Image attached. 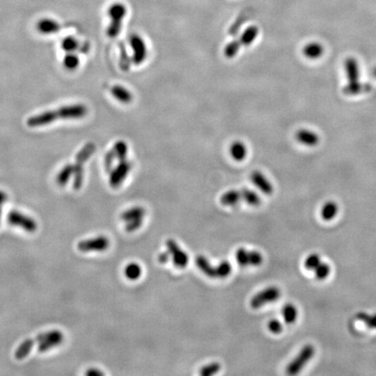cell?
Returning a JSON list of instances; mask_svg holds the SVG:
<instances>
[{
	"label": "cell",
	"mask_w": 376,
	"mask_h": 376,
	"mask_svg": "<svg viewBox=\"0 0 376 376\" xmlns=\"http://www.w3.org/2000/svg\"><path fill=\"white\" fill-rule=\"evenodd\" d=\"M96 146L94 143H88L82 147L78 155L76 156L74 166V174H73V188L74 190H79L83 185L84 167L83 165L91 158V155L94 154Z\"/></svg>",
	"instance_id": "obj_1"
},
{
	"label": "cell",
	"mask_w": 376,
	"mask_h": 376,
	"mask_svg": "<svg viewBox=\"0 0 376 376\" xmlns=\"http://www.w3.org/2000/svg\"><path fill=\"white\" fill-rule=\"evenodd\" d=\"M127 6L122 3H114L108 9V16L110 18V24L107 28V35L114 39L119 36L122 28L123 20L127 16Z\"/></svg>",
	"instance_id": "obj_2"
},
{
	"label": "cell",
	"mask_w": 376,
	"mask_h": 376,
	"mask_svg": "<svg viewBox=\"0 0 376 376\" xmlns=\"http://www.w3.org/2000/svg\"><path fill=\"white\" fill-rule=\"evenodd\" d=\"M314 353H315V349L312 345L304 346L301 349V352L298 354L297 356L288 365V367L286 368L287 374L289 376L297 375L298 373L305 367V365L309 362V360L312 359Z\"/></svg>",
	"instance_id": "obj_3"
},
{
	"label": "cell",
	"mask_w": 376,
	"mask_h": 376,
	"mask_svg": "<svg viewBox=\"0 0 376 376\" xmlns=\"http://www.w3.org/2000/svg\"><path fill=\"white\" fill-rule=\"evenodd\" d=\"M60 332H61L59 331V330H52V331H48V332L40 333V335H38V336L33 338V339L25 340L17 349L15 354H14L15 358H16L17 360H23L30 354L32 347L36 343H40V342L45 341V340H47V339L51 338V337L55 336V335L59 334Z\"/></svg>",
	"instance_id": "obj_4"
},
{
	"label": "cell",
	"mask_w": 376,
	"mask_h": 376,
	"mask_svg": "<svg viewBox=\"0 0 376 376\" xmlns=\"http://www.w3.org/2000/svg\"><path fill=\"white\" fill-rule=\"evenodd\" d=\"M281 295L280 289L276 287H269L256 293L254 297L251 299L250 305L254 309H261L265 304L277 301L278 299L281 297Z\"/></svg>",
	"instance_id": "obj_5"
},
{
	"label": "cell",
	"mask_w": 376,
	"mask_h": 376,
	"mask_svg": "<svg viewBox=\"0 0 376 376\" xmlns=\"http://www.w3.org/2000/svg\"><path fill=\"white\" fill-rule=\"evenodd\" d=\"M130 46L133 51L132 60L135 65H141L146 60L148 54L146 42L138 34H133L130 38Z\"/></svg>",
	"instance_id": "obj_6"
},
{
	"label": "cell",
	"mask_w": 376,
	"mask_h": 376,
	"mask_svg": "<svg viewBox=\"0 0 376 376\" xmlns=\"http://www.w3.org/2000/svg\"><path fill=\"white\" fill-rule=\"evenodd\" d=\"M55 111L58 119H79L87 116L88 109L83 104H74L60 107Z\"/></svg>",
	"instance_id": "obj_7"
},
{
	"label": "cell",
	"mask_w": 376,
	"mask_h": 376,
	"mask_svg": "<svg viewBox=\"0 0 376 376\" xmlns=\"http://www.w3.org/2000/svg\"><path fill=\"white\" fill-rule=\"evenodd\" d=\"M7 220L10 225L21 227L28 233H34L38 228V225L34 220L17 211L10 212Z\"/></svg>",
	"instance_id": "obj_8"
},
{
	"label": "cell",
	"mask_w": 376,
	"mask_h": 376,
	"mask_svg": "<svg viewBox=\"0 0 376 376\" xmlns=\"http://www.w3.org/2000/svg\"><path fill=\"white\" fill-rule=\"evenodd\" d=\"M110 245V241L106 236L89 239L86 241H81L78 244V249L84 253L88 252H103L107 250Z\"/></svg>",
	"instance_id": "obj_9"
},
{
	"label": "cell",
	"mask_w": 376,
	"mask_h": 376,
	"mask_svg": "<svg viewBox=\"0 0 376 376\" xmlns=\"http://www.w3.org/2000/svg\"><path fill=\"white\" fill-rule=\"evenodd\" d=\"M131 169V163L129 162L127 159L119 161V165L116 166L113 170L111 171L110 177H109L110 186L113 188L119 187L124 182V180L127 178Z\"/></svg>",
	"instance_id": "obj_10"
},
{
	"label": "cell",
	"mask_w": 376,
	"mask_h": 376,
	"mask_svg": "<svg viewBox=\"0 0 376 376\" xmlns=\"http://www.w3.org/2000/svg\"><path fill=\"white\" fill-rule=\"evenodd\" d=\"M166 245L175 266L178 268H185L189 262V257L186 252H184L174 240L166 241Z\"/></svg>",
	"instance_id": "obj_11"
},
{
	"label": "cell",
	"mask_w": 376,
	"mask_h": 376,
	"mask_svg": "<svg viewBox=\"0 0 376 376\" xmlns=\"http://www.w3.org/2000/svg\"><path fill=\"white\" fill-rule=\"evenodd\" d=\"M250 179L254 186L263 194L271 195L273 193V186L265 175L260 171H254L250 175Z\"/></svg>",
	"instance_id": "obj_12"
},
{
	"label": "cell",
	"mask_w": 376,
	"mask_h": 376,
	"mask_svg": "<svg viewBox=\"0 0 376 376\" xmlns=\"http://www.w3.org/2000/svg\"><path fill=\"white\" fill-rule=\"evenodd\" d=\"M295 139L298 142L307 147H315L320 142V138L314 132L308 129L298 130L295 133Z\"/></svg>",
	"instance_id": "obj_13"
},
{
	"label": "cell",
	"mask_w": 376,
	"mask_h": 376,
	"mask_svg": "<svg viewBox=\"0 0 376 376\" xmlns=\"http://www.w3.org/2000/svg\"><path fill=\"white\" fill-rule=\"evenodd\" d=\"M345 71L347 78L349 79V84H358L360 78V69L359 65L355 59L349 58L345 61Z\"/></svg>",
	"instance_id": "obj_14"
},
{
	"label": "cell",
	"mask_w": 376,
	"mask_h": 376,
	"mask_svg": "<svg viewBox=\"0 0 376 376\" xmlns=\"http://www.w3.org/2000/svg\"><path fill=\"white\" fill-rule=\"evenodd\" d=\"M196 265L198 266L199 269L201 271L202 273L206 274L208 277L214 278V279H219V270L218 265L217 266H213L208 260L203 255H199L195 260Z\"/></svg>",
	"instance_id": "obj_15"
},
{
	"label": "cell",
	"mask_w": 376,
	"mask_h": 376,
	"mask_svg": "<svg viewBox=\"0 0 376 376\" xmlns=\"http://www.w3.org/2000/svg\"><path fill=\"white\" fill-rule=\"evenodd\" d=\"M61 29L60 23L52 19L44 18L37 23V30L44 35L59 32Z\"/></svg>",
	"instance_id": "obj_16"
},
{
	"label": "cell",
	"mask_w": 376,
	"mask_h": 376,
	"mask_svg": "<svg viewBox=\"0 0 376 376\" xmlns=\"http://www.w3.org/2000/svg\"><path fill=\"white\" fill-rule=\"evenodd\" d=\"M302 53L309 60H317L320 59L324 53V47L319 43L312 42L306 44L302 49Z\"/></svg>",
	"instance_id": "obj_17"
},
{
	"label": "cell",
	"mask_w": 376,
	"mask_h": 376,
	"mask_svg": "<svg viewBox=\"0 0 376 376\" xmlns=\"http://www.w3.org/2000/svg\"><path fill=\"white\" fill-rule=\"evenodd\" d=\"M230 155L235 161L242 162L247 156V148L242 141H234L229 149Z\"/></svg>",
	"instance_id": "obj_18"
},
{
	"label": "cell",
	"mask_w": 376,
	"mask_h": 376,
	"mask_svg": "<svg viewBox=\"0 0 376 376\" xmlns=\"http://www.w3.org/2000/svg\"><path fill=\"white\" fill-rule=\"evenodd\" d=\"M242 199V191L229 190L221 195L220 201L226 206H236Z\"/></svg>",
	"instance_id": "obj_19"
},
{
	"label": "cell",
	"mask_w": 376,
	"mask_h": 376,
	"mask_svg": "<svg viewBox=\"0 0 376 376\" xmlns=\"http://www.w3.org/2000/svg\"><path fill=\"white\" fill-rule=\"evenodd\" d=\"M111 92L115 99L123 104L131 103L133 100V94L128 89L122 86H114L111 89Z\"/></svg>",
	"instance_id": "obj_20"
},
{
	"label": "cell",
	"mask_w": 376,
	"mask_h": 376,
	"mask_svg": "<svg viewBox=\"0 0 376 376\" xmlns=\"http://www.w3.org/2000/svg\"><path fill=\"white\" fill-rule=\"evenodd\" d=\"M258 34H259V28L256 25H251L245 29L241 36V38L238 40L240 41L242 46H248L250 44H253L254 40L257 39Z\"/></svg>",
	"instance_id": "obj_21"
},
{
	"label": "cell",
	"mask_w": 376,
	"mask_h": 376,
	"mask_svg": "<svg viewBox=\"0 0 376 376\" xmlns=\"http://www.w3.org/2000/svg\"><path fill=\"white\" fill-rule=\"evenodd\" d=\"M64 335L62 332L57 334L55 336L51 337L45 341L40 342L39 347H38V351L40 353L46 352L50 349H53L55 347L60 346L63 342Z\"/></svg>",
	"instance_id": "obj_22"
},
{
	"label": "cell",
	"mask_w": 376,
	"mask_h": 376,
	"mask_svg": "<svg viewBox=\"0 0 376 376\" xmlns=\"http://www.w3.org/2000/svg\"><path fill=\"white\" fill-rule=\"evenodd\" d=\"M74 174V166L71 164H67L64 166L57 176V183L59 186H65L67 184L69 179Z\"/></svg>",
	"instance_id": "obj_23"
},
{
	"label": "cell",
	"mask_w": 376,
	"mask_h": 376,
	"mask_svg": "<svg viewBox=\"0 0 376 376\" xmlns=\"http://www.w3.org/2000/svg\"><path fill=\"white\" fill-rule=\"evenodd\" d=\"M146 214V210L142 206H133L128 210L125 211L121 214V219L124 221H130L135 219L143 218Z\"/></svg>",
	"instance_id": "obj_24"
},
{
	"label": "cell",
	"mask_w": 376,
	"mask_h": 376,
	"mask_svg": "<svg viewBox=\"0 0 376 376\" xmlns=\"http://www.w3.org/2000/svg\"><path fill=\"white\" fill-rule=\"evenodd\" d=\"M371 86L368 84H348L344 89L343 92L347 95H357L365 91H370Z\"/></svg>",
	"instance_id": "obj_25"
},
{
	"label": "cell",
	"mask_w": 376,
	"mask_h": 376,
	"mask_svg": "<svg viewBox=\"0 0 376 376\" xmlns=\"http://www.w3.org/2000/svg\"><path fill=\"white\" fill-rule=\"evenodd\" d=\"M242 199L252 206H258L262 203V199L254 191L250 190L248 188L242 189Z\"/></svg>",
	"instance_id": "obj_26"
},
{
	"label": "cell",
	"mask_w": 376,
	"mask_h": 376,
	"mask_svg": "<svg viewBox=\"0 0 376 376\" xmlns=\"http://www.w3.org/2000/svg\"><path fill=\"white\" fill-rule=\"evenodd\" d=\"M282 316L286 323L293 324L297 319V309L293 304H287L282 309Z\"/></svg>",
	"instance_id": "obj_27"
},
{
	"label": "cell",
	"mask_w": 376,
	"mask_h": 376,
	"mask_svg": "<svg viewBox=\"0 0 376 376\" xmlns=\"http://www.w3.org/2000/svg\"><path fill=\"white\" fill-rule=\"evenodd\" d=\"M338 206L334 202H327L321 209V217L325 221H331L336 216Z\"/></svg>",
	"instance_id": "obj_28"
},
{
	"label": "cell",
	"mask_w": 376,
	"mask_h": 376,
	"mask_svg": "<svg viewBox=\"0 0 376 376\" xmlns=\"http://www.w3.org/2000/svg\"><path fill=\"white\" fill-rule=\"evenodd\" d=\"M142 274V268L137 263H130L125 268V275L130 281H137Z\"/></svg>",
	"instance_id": "obj_29"
},
{
	"label": "cell",
	"mask_w": 376,
	"mask_h": 376,
	"mask_svg": "<svg viewBox=\"0 0 376 376\" xmlns=\"http://www.w3.org/2000/svg\"><path fill=\"white\" fill-rule=\"evenodd\" d=\"M80 60L79 56L74 52H66V55L64 57L63 65L68 71H74L79 67Z\"/></svg>",
	"instance_id": "obj_30"
},
{
	"label": "cell",
	"mask_w": 376,
	"mask_h": 376,
	"mask_svg": "<svg viewBox=\"0 0 376 376\" xmlns=\"http://www.w3.org/2000/svg\"><path fill=\"white\" fill-rule=\"evenodd\" d=\"M112 151L114 152L115 157L119 161L126 160L127 158V154H128V147L127 143L122 140H119L115 143Z\"/></svg>",
	"instance_id": "obj_31"
},
{
	"label": "cell",
	"mask_w": 376,
	"mask_h": 376,
	"mask_svg": "<svg viewBox=\"0 0 376 376\" xmlns=\"http://www.w3.org/2000/svg\"><path fill=\"white\" fill-rule=\"evenodd\" d=\"M79 46V40L71 36L65 38L61 43V47L66 52H74Z\"/></svg>",
	"instance_id": "obj_32"
},
{
	"label": "cell",
	"mask_w": 376,
	"mask_h": 376,
	"mask_svg": "<svg viewBox=\"0 0 376 376\" xmlns=\"http://www.w3.org/2000/svg\"><path fill=\"white\" fill-rule=\"evenodd\" d=\"M241 47H242V44L239 40H233L226 44V47L224 49V54L227 59H233L237 55L238 52H240Z\"/></svg>",
	"instance_id": "obj_33"
},
{
	"label": "cell",
	"mask_w": 376,
	"mask_h": 376,
	"mask_svg": "<svg viewBox=\"0 0 376 376\" xmlns=\"http://www.w3.org/2000/svg\"><path fill=\"white\" fill-rule=\"evenodd\" d=\"M238 264L242 266L249 265V251L245 248H239L235 254Z\"/></svg>",
	"instance_id": "obj_34"
},
{
	"label": "cell",
	"mask_w": 376,
	"mask_h": 376,
	"mask_svg": "<svg viewBox=\"0 0 376 376\" xmlns=\"http://www.w3.org/2000/svg\"><path fill=\"white\" fill-rule=\"evenodd\" d=\"M221 370V364L218 362H213L206 365L200 369L199 375L202 376H211L217 374Z\"/></svg>",
	"instance_id": "obj_35"
},
{
	"label": "cell",
	"mask_w": 376,
	"mask_h": 376,
	"mask_svg": "<svg viewBox=\"0 0 376 376\" xmlns=\"http://www.w3.org/2000/svg\"><path fill=\"white\" fill-rule=\"evenodd\" d=\"M357 319L362 322H364L368 328L376 329V314L368 315V313L360 312L357 314Z\"/></svg>",
	"instance_id": "obj_36"
},
{
	"label": "cell",
	"mask_w": 376,
	"mask_h": 376,
	"mask_svg": "<svg viewBox=\"0 0 376 376\" xmlns=\"http://www.w3.org/2000/svg\"><path fill=\"white\" fill-rule=\"evenodd\" d=\"M131 62H133V60H130V58L128 57L126 49L121 48L120 49V59H119V66L121 68V70L124 71H128L131 66Z\"/></svg>",
	"instance_id": "obj_37"
},
{
	"label": "cell",
	"mask_w": 376,
	"mask_h": 376,
	"mask_svg": "<svg viewBox=\"0 0 376 376\" xmlns=\"http://www.w3.org/2000/svg\"><path fill=\"white\" fill-rule=\"evenodd\" d=\"M314 273L318 280H325L330 273V266L327 263L321 262L320 265L314 269Z\"/></svg>",
	"instance_id": "obj_38"
},
{
	"label": "cell",
	"mask_w": 376,
	"mask_h": 376,
	"mask_svg": "<svg viewBox=\"0 0 376 376\" xmlns=\"http://www.w3.org/2000/svg\"><path fill=\"white\" fill-rule=\"evenodd\" d=\"M321 262V258L318 254H312L306 259L304 265L308 270H314Z\"/></svg>",
	"instance_id": "obj_39"
},
{
	"label": "cell",
	"mask_w": 376,
	"mask_h": 376,
	"mask_svg": "<svg viewBox=\"0 0 376 376\" xmlns=\"http://www.w3.org/2000/svg\"><path fill=\"white\" fill-rule=\"evenodd\" d=\"M219 279H224L229 276L232 272V265L229 262L224 261L218 265Z\"/></svg>",
	"instance_id": "obj_40"
},
{
	"label": "cell",
	"mask_w": 376,
	"mask_h": 376,
	"mask_svg": "<svg viewBox=\"0 0 376 376\" xmlns=\"http://www.w3.org/2000/svg\"><path fill=\"white\" fill-rule=\"evenodd\" d=\"M263 262V256L258 251H250L249 252V265L258 266L261 265Z\"/></svg>",
	"instance_id": "obj_41"
},
{
	"label": "cell",
	"mask_w": 376,
	"mask_h": 376,
	"mask_svg": "<svg viewBox=\"0 0 376 376\" xmlns=\"http://www.w3.org/2000/svg\"><path fill=\"white\" fill-rule=\"evenodd\" d=\"M116 158L115 157L114 152L111 150L109 151L107 153L106 156H105V160H104V165H105V168L107 172H110L112 170V166H113V162H114V159Z\"/></svg>",
	"instance_id": "obj_42"
},
{
	"label": "cell",
	"mask_w": 376,
	"mask_h": 376,
	"mask_svg": "<svg viewBox=\"0 0 376 376\" xmlns=\"http://www.w3.org/2000/svg\"><path fill=\"white\" fill-rule=\"evenodd\" d=\"M143 224V218L135 219L130 221H127V224L126 225V230L128 233H133L135 232L136 230L139 229V227H141Z\"/></svg>",
	"instance_id": "obj_43"
},
{
	"label": "cell",
	"mask_w": 376,
	"mask_h": 376,
	"mask_svg": "<svg viewBox=\"0 0 376 376\" xmlns=\"http://www.w3.org/2000/svg\"><path fill=\"white\" fill-rule=\"evenodd\" d=\"M267 328H268V330H269L270 332L275 333V334L281 332L282 329H283L281 321H278V320L270 321L268 322V325H267Z\"/></svg>",
	"instance_id": "obj_44"
},
{
	"label": "cell",
	"mask_w": 376,
	"mask_h": 376,
	"mask_svg": "<svg viewBox=\"0 0 376 376\" xmlns=\"http://www.w3.org/2000/svg\"><path fill=\"white\" fill-rule=\"evenodd\" d=\"M170 257L171 254L170 253L168 252V251H167V252H164V253H161V254H158V262H160V263H162V264H165V263H166V262H169Z\"/></svg>",
	"instance_id": "obj_45"
},
{
	"label": "cell",
	"mask_w": 376,
	"mask_h": 376,
	"mask_svg": "<svg viewBox=\"0 0 376 376\" xmlns=\"http://www.w3.org/2000/svg\"><path fill=\"white\" fill-rule=\"evenodd\" d=\"M86 375H87V376H102L103 373L101 372V371H99L98 369H96V368H91V369L88 370V372L86 373Z\"/></svg>",
	"instance_id": "obj_46"
},
{
	"label": "cell",
	"mask_w": 376,
	"mask_h": 376,
	"mask_svg": "<svg viewBox=\"0 0 376 376\" xmlns=\"http://www.w3.org/2000/svg\"><path fill=\"white\" fill-rule=\"evenodd\" d=\"M7 200V195L3 191H0V206H2L4 202Z\"/></svg>",
	"instance_id": "obj_47"
},
{
	"label": "cell",
	"mask_w": 376,
	"mask_h": 376,
	"mask_svg": "<svg viewBox=\"0 0 376 376\" xmlns=\"http://www.w3.org/2000/svg\"><path fill=\"white\" fill-rule=\"evenodd\" d=\"M374 74H375V76L376 77V67L375 68V70H374Z\"/></svg>",
	"instance_id": "obj_48"
},
{
	"label": "cell",
	"mask_w": 376,
	"mask_h": 376,
	"mask_svg": "<svg viewBox=\"0 0 376 376\" xmlns=\"http://www.w3.org/2000/svg\"><path fill=\"white\" fill-rule=\"evenodd\" d=\"M1 214H2V210H1V206H0V219H1Z\"/></svg>",
	"instance_id": "obj_49"
}]
</instances>
